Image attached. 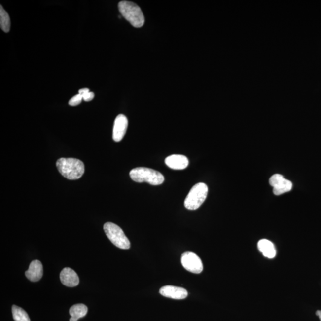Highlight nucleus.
I'll use <instances>...</instances> for the list:
<instances>
[{
    "instance_id": "obj_1",
    "label": "nucleus",
    "mask_w": 321,
    "mask_h": 321,
    "mask_svg": "<svg viewBox=\"0 0 321 321\" xmlns=\"http://www.w3.org/2000/svg\"><path fill=\"white\" fill-rule=\"evenodd\" d=\"M56 166L60 174L69 180H77L85 172L83 162L77 159L60 158L57 160Z\"/></svg>"
},
{
    "instance_id": "obj_2",
    "label": "nucleus",
    "mask_w": 321,
    "mask_h": 321,
    "mask_svg": "<svg viewBox=\"0 0 321 321\" xmlns=\"http://www.w3.org/2000/svg\"><path fill=\"white\" fill-rule=\"evenodd\" d=\"M118 9L124 18L135 28L143 27L144 17L140 7L134 2L128 1H120L118 3Z\"/></svg>"
},
{
    "instance_id": "obj_3",
    "label": "nucleus",
    "mask_w": 321,
    "mask_h": 321,
    "mask_svg": "<svg viewBox=\"0 0 321 321\" xmlns=\"http://www.w3.org/2000/svg\"><path fill=\"white\" fill-rule=\"evenodd\" d=\"M130 177L137 183L146 182L154 186L161 184L165 180L161 173L146 167H138L132 170L130 172Z\"/></svg>"
},
{
    "instance_id": "obj_4",
    "label": "nucleus",
    "mask_w": 321,
    "mask_h": 321,
    "mask_svg": "<svg viewBox=\"0 0 321 321\" xmlns=\"http://www.w3.org/2000/svg\"><path fill=\"white\" fill-rule=\"evenodd\" d=\"M208 192V188L206 184L204 183L196 184L191 189L185 199V207L190 210L198 209L206 199Z\"/></svg>"
},
{
    "instance_id": "obj_5",
    "label": "nucleus",
    "mask_w": 321,
    "mask_h": 321,
    "mask_svg": "<svg viewBox=\"0 0 321 321\" xmlns=\"http://www.w3.org/2000/svg\"><path fill=\"white\" fill-rule=\"evenodd\" d=\"M104 230L107 238L115 247L122 250H128L131 248L129 240L127 238L122 229L117 225L112 222H107L104 225Z\"/></svg>"
},
{
    "instance_id": "obj_6",
    "label": "nucleus",
    "mask_w": 321,
    "mask_h": 321,
    "mask_svg": "<svg viewBox=\"0 0 321 321\" xmlns=\"http://www.w3.org/2000/svg\"><path fill=\"white\" fill-rule=\"evenodd\" d=\"M181 264L188 271L194 274L201 273L204 267L201 259L194 253L187 251L182 254Z\"/></svg>"
},
{
    "instance_id": "obj_7",
    "label": "nucleus",
    "mask_w": 321,
    "mask_h": 321,
    "mask_svg": "<svg viewBox=\"0 0 321 321\" xmlns=\"http://www.w3.org/2000/svg\"><path fill=\"white\" fill-rule=\"evenodd\" d=\"M127 126H128V120L123 114L118 115L115 118L112 133V138L115 142H120L123 140L125 135Z\"/></svg>"
},
{
    "instance_id": "obj_8",
    "label": "nucleus",
    "mask_w": 321,
    "mask_h": 321,
    "mask_svg": "<svg viewBox=\"0 0 321 321\" xmlns=\"http://www.w3.org/2000/svg\"><path fill=\"white\" fill-rule=\"evenodd\" d=\"M160 293L162 296L176 300L184 299L188 296L186 289L172 285L164 286L160 289Z\"/></svg>"
},
{
    "instance_id": "obj_9",
    "label": "nucleus",
    "mask_w": 321,
    "mask_h": 321,
    "mask_svg": "<svg viewBox=\"0 0 321 321\" xmlns=\"http://www.w3.org/2000/svg\"><path fill=\"white\" fill-rule=\"evenodd\" d=\"M167 166L170 169L181 170L186 169L189 161L186 156L182 155H172L165 160Z\"/></svg>"
},
{
    "instance_id": "obj_10",
    "label": "nucleus",
    "mask_w": 321,
    "mask_h": 321,
    "mask_svg": "<svg viewBox=\"0 0 321 321\" xmlns=\"http://www.w3.org/2000/svg\"><path fill=\"white\" fill-rule=\"evenodd\" d=\"M60 280L62 284L69 287H76L79 284V278L73 270L65 268L61 272Z\"/></svg>"
},
{
    "instance_id": "obj_11",
    "label": "nucleus",
    "mask_w": 321,
    "mask_h": 321,
    "mask_svg": "<svg viewBox=\"0 0 321 321\" xmlns=\"http://www.w3.org/2000/svg\"><path fill=\"white\" fill-rule=\"evenodd\" d=\"M25 276L31 282H38L43 276L42 263L38 260L32 261L28 270L25 272Z\"/></svg>"
},
{
    "instance_id": "obj_12",
    "label": "nucleus",
    "mask_w": 321,
    "mask_h": 321,
    "mask_svg": "<svg viewBox=\"0 0 321 321\" xmlns=\"http://www.w3.org/2000/svg\"><path fill=\"white\" fill-rule=\"evenodd\" d=\"M258 248L264 256L269 259H273L276 255V250L274 244L267 239H262L259 241Z\"/></svg>"
},
{
    "instance_id": "obj_13",
    "label": "nucleus",
    "mask_w": 321,
    "mask_h": 321,
    "mask_svg": "<svg viewBox=\"0 0 321 321\" xmlns=\"http://www.w3.org/2000/svg\"><path fill=\"white\" fill-rule=\"evenodd\" d=\"M88 311L87 306L82 303L72 306L69 310L71 316L70 321H77L80 318L85 317Z\"/></svg>"
},
{
    "instance_id": "obj_14",
    "label": "nucleus",
    "mask_w": 321,
    "mask_h": 321,
    "mask_svg": "<svg viewBox=\"0 0 321 321\" xmlns=\"http://www.w3.org/2000/svg\"><path fill=\"white\" fill-rule=\"evenodd\" d=\"M292 187H293V184L291 181L285 178L273 187V193L276 195H282L283 193L290 192Z\"/></svg>"
},
{
    "instance_id": "obj_15",
    "label": "nucleus",
    "mask_w": 321,
    "mask_h": 321,
    "mask_svg": "<svg viewBox=\"0 0 321 321\" xmlns=\"http://www.w3.org/2000/svg\"><path fill=\"white\" fill-rule=\"evenodd\" d=\"M0 27L5 33H8L10 30L11 22L9 15L5 11L1 5L0 8Z\"/></svg>"
},
{
    "instance_id": "obj_16",
    "label": "nucleus",
    "mask_w": 321,
    "mask_h": 321,
    "mask_svg": "<svg viewBox=\"0 0 321 321\" xmlns=\"http://www.w3.org/2000/svg\"><path fill=\"white\" fill-rule=\"evenodd\" d=\"M13 319L15 321H31L27 312L24 309L16 305L12 306Z\"/></svg>"
},
{
    "instance_id": "obj_17",
    "label": "nucleus",
    "mask_w": 321,
    "mask_h": 321,
    "mask_svg": "<svg viewBox=\"0 0 321 321\" xmlns=\"http://www.w3.org/2000/svg\"><path fill=\"white\" fill-rule=\"evenodd\" d=\"M83 97L82 95L78 94L75 96L72 97L69 101V104L71 106H76L79 105L82 102Z\"/></svg>"
},
{
    "instance_id": "obj_18",
    "label": "nucleus",
    "mask_w": 321,
    "mask_h": 321,
    "mask_svg": "<svg viewBox=\"0 0 321 321\" xmlns=\"http://www.w3.org/2000/svg\"><path fill=\"white\" fill-rule=\"evenodd\" d=\"M283 178H285L281 175H274L270 179V184L271 186L274 187V186H276L278 183H280Z\"/></svg>"
},
{
    "instance_id": "obj_19",
    "label": "nucleus",
    "mask_w": 321,
    "mask_h": 321,
    "mask_svg": "<svg viewBox=\"0 0 321 321\" xmlns=\"http://www.w3.org/2000/svg\"><path fill=\"white\" fill-rule=\"evenodd\" d=\"M95 95L94 92H88L87 93L82 95L83 100L85 101H90L94 99Z\"/></svg>"
},
{
    "instance_id": "obj_20",
    "label": "nucleus",
    "mask_w": 321,
    "mask_h": 321,
    "mask_svg": "<svg viewBox=\"0 0 321 321\" xmlns=\"http://www.w3.org/2000/svg\"><path fill=\"white\" fill-rule=\"evenodd\" d=\"M88 92H89V89L88 88H82L80 89L79 91V94L82 95L87 93Z\"/></svg>"
},
{
    "instance_id": "obj_21",
    "label": "nucleus",
    "mask_w": 321,
    "mask_h": 321,
    "mask_svg": "<svg viewBox=\"0 0 321 321\" xmlns=\"http://www.w3.org/2000/svg\"><path fill=\"white\" fill-rule=\"evenodd\" d=\"M316 315H317V316L319 317L320 320L321 321V310L317 311L316 312Z\"/></svg>"
}]
</instances>
